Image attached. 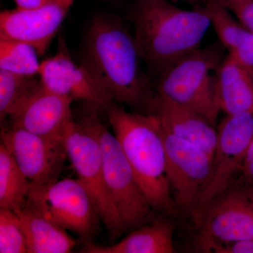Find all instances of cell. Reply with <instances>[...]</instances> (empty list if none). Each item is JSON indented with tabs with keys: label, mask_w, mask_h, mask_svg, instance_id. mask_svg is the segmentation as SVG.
<instances>
[{
	"label": "cell",
	"mask_w": 253,
	"mask_h": 253,
	"mask_svg": "<svg viewBox=\"0 0 253 253\" xmlns=\"http://www.w3.org/2000/svg\"><path fill=\"white\" fill-rule=\"evenodd\" d=\"M143 63L134 36L122 23L104 16L93 20L80 64L111 101L146 110L154 91Z\"/></svg>",
	"instance_id": "1"
},
{
	"label": "cell",
	"mask_w": 253,
	"mask_h": 253,
	"mask_svg": "<svg viewBox=\"0 0 253 253\" xmlns=\"http://www.w3.org/2000/svg\"><path fill=\"white\" fill-rule=\"evenodd\" d=\"M129 19L143 62L156 79L199 49L211 26L205 8L184 10L169 0H136Z\"/></svg>",
	"instance_id": "2"
},
{
	"label": "cell",
	"mask_w": 253,
	"mask_h": 253,
	"mask_svg": "<svg viewBox=\"0 0 253 253\" xmlns=\"http://www.w3.org/2000/svg\"><path fill=\"white\" fill-rule=\"evenodd\" d=\"M104 109L113 134L153 211L171 212L176 205L168 179L162 129L157 118L149 113L128 112L115 101Z\"/></svg>",
	"instance_id": "3"
},
{
	"label": "cell",
	"mask_w": 253,
	"mask_h": 253,
	"mask_svg": "<svg viewBox=\"0 0 253 253\" xmlns=\"http://www.w3.org/2000/svg\"><path fill=\"white\" fill-rule=\"evenodd\" d=\"M224 50L219 41L195 50L156 78L154 92L191 110L215 126L220 112L215 78L226 58Z\"/></svg>",
	"instance_id": "4"
},
{
	"label": "cell",
	"mask_w": 253,
	"mask_h": 253,
	"mask_svg": "<svg viewBox=\"0 0 253 253\" xmlns=\"http://www.w3.org/2000/svg\"><path fill=\"white\" fill-rule=\"evenodd\" d=\"M78 122L99 144L106 184L126 229L142 226L150 219L153 209L117 138L93 109L84 113Z\"/></svg>",
	"instance_id": "5"
},
{
	"label": "cell",
	"mask_w": 253,
	"mask_h": 253,
	"mask_svg": "<svg viewBox=\"0 0 253 253\" xmlns=\"http://www.w3.org/2000/svg\"><path fill=\"white\" fill-rule=\"evenodd\" d=\"M25 207L77 234L85 245L94 244L101 219L90 196L78 179L31 185Z\"/></svg>",
	"instance_id": "6"
},
{
	"label": "cell",
	"mask_w": 253,
	"mask_h": 253,
	"mask_svg": "<svg viewBox=\"0 0 253 253\" xmlns=\"http://www.w3.org/2000/svg\"><path fill=\"white\" fill-rule=\"evenodd\" d=\"M63 141L78 180L90 196L110 239L115 241L122 235L126 228L106 184L99 143L74 120L68 125Z\"/></svg>",
	"instance_id": "7"
},
{
	"label": "cell",
	"mask_w": 253,
	"mask_h": 253,
	"mask_svg": "<svg viewBox=\"0 0 253 253\" xmlns=\"http://www.w3.org/2000/svg\"><path fill=\"white\" fill-rule=\"evenodd\" d=\"M161 129L174 203L183 211L193 213L211 180L213 158L196 145Z\"/></svg>",
	"instance_id": "8"
},
{
	"label": "cell",
	"mask_w": 253,
	"mask_h": 253,
	"mask_svg": "<svg viewBox=\"0 0 253 253\" xmlns=\"http://www.w3.org/2000/svg\"><path fill=\"white\" fill-rule=\"evenodd\" d=\"M211 180L193 214L228 191L253 138V113L226 115L219 125Z\"/></svg>",
	"instance_id": "9"
},
{
	"label": "cell",
	"mask_w": 253,
	"mask_h": 253,
	"mask_svg": "<svg viewBox=\"0 0 253 253\" xmlns=\"http://www.w3.org/2000/svg\"><path fill=\"white\" fill-rule=\"evenodd\" d=\"M1 140L32 185L59 179L67 156L63 138L40 136L9 125L1 128Z\"/></svg>",
	"instance_id": "10"
},
{
	"label": "cell",
	"mask_w": 253,
	"mask_h": 253,
	"mask_svg": "<svg viewBox=\"0 0 253 253\" xmlns=\"http://www.w3.org/2000/svg\"><path fill=\"white\" fill-rule=\"evenodd\" d=\"M76 0H51L31 9L16 8L0 14V39L14 40L45 54Z\"/></svg>",
	"instance_id": "11"
},
{
	"label": "cell",
	"mask_w": 253,
	"mask_h": 253,
	"mask_svg": "<svg viewBox=\"0 0 253 253\" xmlns=\"http://www.w3.org/2000/svg\"><path fill=\"white\" fill-rule=\"evenodd\" d=\"M201 234L223 242L253 240V204L239 187L194 213Z\"/></svg>",
	"instance_id": "12"
},
{
	"label": "cell",
	"mask_w": 253,
	"mask_h": 253,
	"mask_svg": "<svg viewBox=\"0 0 253 253\" xmlns=\"http://www.w3.org/2000/svg\"><path fill=\"white\" fill-rule=\"evenodd\" d=\"M38 77L48 90L104 109L111 100L98 87L85 69L76 63L61 39L56 54L41 62Z\"/></svg>",
	"instance_id": "13"
},
{
	"label": "cell",
	"mask_w": 253,
	"mask_h": 253,
	"mask_svg": "<svg viewBox=\"0 0 253 253\" xmlns=\"http://www.w3.org/2000/svg\"><path fill=\"white\" fill-rule=\"evenodd\" d=\"M73 100L56 94L42 85L10 116V125L38 135L63 139L73 121Z\"/></svg>",
	"instance_id": "14"
},
{
	"label": "cell",
	"mask_w": 253,
	"mask_h": 253,
	"mask_svg": "<svg viewBox=\"0 0 253 253\" xmlns=\"http://www.w3.org/2000/svg\"><path fill=\"white\" fill-rule=\"evenodd\" d=\"M145 111L157 118L164 130L196 145L214 158L217 131L202 116L156 92L148 101Z\"/></svg>",
	"instance_id": "15"
},
{
	"label": "cell",
	"mask_w": 253,
	"mask_h": 253,
	"mask_svg": "<svg viewBox=\"0 0 253 253\" xmlns=\"http://www.w3.org/2000/svg\"><path fill=\"white\" fill-rule=\"evenodd\" d=\"M215 94L226 115L253 113V75L227 54L216 74Z\"/></svg>",
	"instance_id": "16"
},
{
	"label": "cell",
	"mask_w": 253,
	"mask_h": 253,
	"mask_svg": "<svg viewBox=\"0 0 253 253\" xmlns=\"http://www.w3.org/2000/svg\"><path fill=\"white\" fill-rule=\"evenodd\" d=\"M174 226L166 220H156L139 226L120 242L103 246L86 244L83 253H174Z\"/></svg>",
	"instance_id": "17"
},
{
	"label": "cell",
	"mask_w": 253,
	"mask_h": 253,
	"mask_svg": "<svg viewBox=\"0 0 253 253\" xmlns=\"http://www.w3.org/2000/svg\"><path fill=\"white\" fill-rule=\"evenodd\" d=\"M26 241L27 253H71L77 244L67 230L24 207L16 212Z\"/></svg>",
	"instance_id": "18"
},
{
	"label": "cell",
	"mask_w": 253,
	"mask_h": 253,
	"mask_svg": "<svg viewBox=\"0 0 253 253\" xmlns=\"http://www.w3.org/2000/svg\"><path fill=\"white\" fill-rule=\"evenodd\" d=\"M32 184L4 144H0V208L17 212L26 206Z\"/></svg>",
	"instance_id": "19"
},
{
	"label": "cell",
	"mask_w": 253,
	"mask_h": 253,
	"mask_svg": "<svg viewBox=\"0 0 253 253\" xmlns=\"http://www.w3.org/2000/svg\"><path fill=\"white\" fill-rule=\"evenodd\" d=\"M41 80L0 69V117H10L38 89Z\"/></svg>",
	"instance_id": "20"
},
{
	"label": "cell",
	"mask_w": 253,
	"mask_h": 253,
	"mask_svg": "<svg viewBox=\"0 0 253 253\" xmlns=\"http://www.w3.org/2000/svg\"><path fill=\"white\" fill-rule=\"evenodd\" d=\"M36 48L28 43L0 39V69L21 76L36 77L41 62Z\"/></svg>",
	"instance_id": "21"
},
{
	"label": "cell",
	"mask_w": 253,
	"mask_h": 253,
	"mask_svg": "<svg viewBox=\"0 0 253 253\" xmlns=\"http://www.w3.org/2000/svg\"><path fill=\"white\" fill-rule=\"evenodd\" d=\"M205 9L218 40L228 53L231 52L242 42L249 30L236 21L230 10L220 0H209Z\"/></svg>",
	"instance_id": "22"
},
{
	"label": "cell",
	"mask_w": 253,
	"mask_h": 253,
	"mask_svg": "<svg viewBox=\"0 0 253 253\" xmlns=\"http://www.w3.org/2000/svg\"><path fill=\"white\" fill-rule=\"evenodd\" d=\"M0 253H27L18 214L4 208H0Z\"/></svg>",
	"instance_id": "23"
},
{
	"label": "cell",
	"mask_w": 253,
	"mask_h": 253,
	"mask_svg": "<svg viewBox=\"0 0 253 253\" xmlns=\"http://www.w3.org/2000/svg\"><path fill=\"white\" fill-rule=\"evenodd\" d=\"M199 250L215 253H253V240L223 242L200 234L198 240Z\"/></svg>",
	"instance_id": "24"
},
{
	"label": "cell",
	"mask_w": 253,
	"mask_h": 253,
	"mask_svg": "<svg viewBox=\"0 0 253 253\" xmlns=\"http://www.w3.org/2000/svg\"><path fill=\"white\" fill-rule=\"evenodd\" d=\"M228 55L241 67L253 75V33L249 34L235 49Z\"/></svg>",
	"instance_id": "25"
},
{
	"label": "cell",
	"mask_w": 253,
	"mask_h": 253,
	"mask_svg": "<svg viewBox=\"0 0 253 253\" xmlns=\"http://www.w3.org/2000/svg\"><path fill=\"white\" fill-rule=\"evenodd\" d=\"M226 6L245 28L253 33V0H241Z\"/></svg>",
	"instance_id": "26"
},
{
	"label": "cell",
	"mask_w": 253,
	"mask_h": 253,
	"mask_svg": "<svg viewBox=\"0 0 253 253\" xmlns=\"http://www.w3.org/2000/svg\"><path fill=\"white\" fill-rule=\"evenodd\" d=\"M238 174L237 187L253 185V138L246 151Z\"/></svg>",
	"instance_id": "27"
},
{
	"label": "cell",
	"mask_w": 253,
	"mask_h": 253,
	"mask_svg": "<svg viewBox=\"0 0 253 253\" xmlns=\"http://www.w3.org/2000/svg\"><path fill=\"white\" fill-rule=\"evenodd\" d=\"M51 1V0H13L16 8L22 9H35Z\"/></svg>",
	"instance_id": "28"
},
{
	"label": "cell",
	"mask_w": 253,
	"mask_h": 253,
	"mask_svg": "<svg viewBox=\"0 0 253 253\" xmlns=\"http://www.w3.org/2000/svg\"><path fill=\"white\" fill-rule=\"evenodd\" d=\"M244 191V194L246 195L251 202L253 204V185L239 187Z\"/></svg>",
	"instance_id": "29"
},
{
	"label": "cell",
	"mask_w": 253,
	"mask_h": 253,
	"mask_svg": "<svg viewBox=\"0 0 253 253\" xmlns=\"http://www.w3.org/2000/svg\"><path fill=\"white\" fill-rule=\"evenodd\" d=\"M225 5H229L234 4V3L238 2V1H241V0H220Z\"/></svg>",
	"instance_id": "30"
},
{
	"label": "cell",
	"mask_w": 253,
	"mask_h": 253,
	"mask_svg": "<svg viewBox=\"0 0 253 253\" xmlns=\"http://www.w3.org/2000/svg\"><path fill=\"white\" fill-rule=\"evenodd\" d=\"M169 1H180V0H169ZM183 1H190V0H183Z\"/></svg>",
	"instance_id": "31"
}]
</instances>
